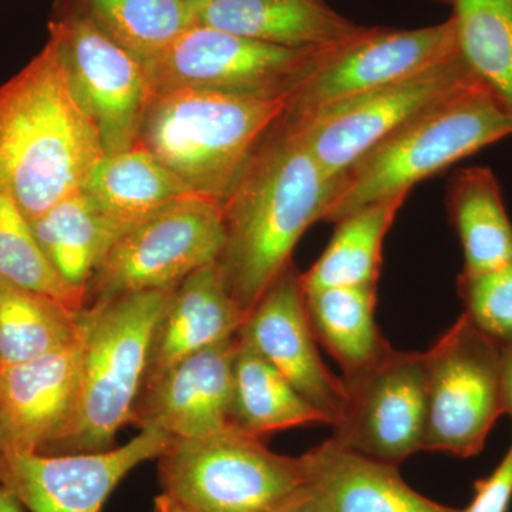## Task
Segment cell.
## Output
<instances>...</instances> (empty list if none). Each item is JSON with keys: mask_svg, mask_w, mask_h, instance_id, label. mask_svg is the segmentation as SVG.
<instances>
[{"mask_svg": "<svg viewBox=\"0 0 512 512\" xmlns=\"http://www.w3.org/2000/svg\"><path fill=\"white\" fill-rule=\"evenodd\" d=\"M30 227L57 274L83 295L97 266L126 229L101 214L82 190L30 221Z\"/></svg>", "mask_w": 512, "mask_h": 512, "instance_id": "7402d4cb", "label": "cell"}, {"mask_svg": "<svg viewBox=\"0 0 512 512\" xmlns=\"http://www.w3.org/2000/svg\"><path fill=\"white\" fill-rule=\"evenodd\" d=\"M305 303L316 340L338 360L343 376L360 372L392 349L376 322L377 286L305 292Z\"/></svg>", "mask_w": 512, "mask_h": 512, "instance_id": "603a6c76", "label": "cell"}, {"mask_svg": "<svg viewBox=\"0 0 512 512\" xmlns=\"http://www.w3.org/2000/svg\"><path fill=\"white\" fill-rule=\"evenodd\" d=\"M447 207L463 247L464 272L488 271L512 258V224L493 171H458L448 188Z\"/></svg>", "mask_w": 512, "mask_h": 512, "instance_id": "484cf974", "label": "cell"}, {"mask_svg": "<svg viewBox=\"0 0 512 512\" xmlns=\"http://www.w3.org/2000/svg\"><path fill=\"white\" fill-rule=\"evenodd\" d=\"M326 424L268 360L238 336L232 370L231 426L262 437L292 427Z\"/></svg>", "mask_w": 512, "mask_h": 512, "instance_id": "d4e9b609", "label": "cell"}, {"mask_svg": "<svg viewBox=\"0 0 512 512\" xmlns=\"http://www.w3.org/2000/svg\"><path fill=\"white\" fill-rule=\"evenodd\" d=\"M0 448H2V420H0Z\"/></svg>", "mask_w": 512, "mask_h": 512, "instance_id": "8d00e7d4", "label": "cell"}, {"mask_svg": "<svg viewBox=\"0 0 512 512\" xmlns=\"http://www.w3.org/2000/svg\"><path fill=\"white\" fill-rule=\"evenodd\" d=\"M190 2H202V0H190Z\"/></svg>", "mask_w": 512, "mask_h": 512, "instance_id": "f35d334b", "label": "cell"}, {"mask_svg": "<svg viewBox=\"0 0 512 512\" xmlns=\"http://www.w3.org/2000/svg\"><path fill=\"white\" fill-rule=\"evenodd\" d=\"M457 292L464 313L498 343L512 340V258L483 272H461Z\"/></svg>", "mask_w": 512, "mask_h": 512, "instance_id": "4dcf8cb0", "label": "cell"}, {"mask_svg": "<svg viewBox=\"0 0 512 512\" xmlns=\"http://www.w3.org/2000/svg\"><path fill=\"white\" fill-rule=\"evenodd\" d=\"M512 500V443L490 476L474 485V497L461 512H508Z\"/></svg>", "mask_w": 512, "mask_h": 512, "instance_id": "1f68e13d", "label": "cell"}, {"mask_svg": "<svg viewBox=\"0 0 512 512\" xmlns=\"http://www.w3.org/2000/svg\"><path fill=\"white\" fill-rule=\"evenodd\" d=\"M82 192L101 214L126 228L197 197L140 144L104 154L87 175Z\"/></svg>", "mask_w": 512, "mask_h": 512, "instance_id": "44dd1931", "label": "cell"}, {"mask_svg": "<svg viewBox=\"0 0 512 512\" xmlns=\"http://www.w3.org/2000/svg\"><path fill=\"white\" fill-rule=\"evenodd\" d=\"M103 156L96 124L46 43L0 86V185L32 221L82 190Z\"/></svg>", "mask_w": 512, "mask_h": 512, "instance_id": "7a4b0ae2", "label": "cell"}, {"mask_svg": "<svg viewBox=\"0 0 512 512\" xmlns=\"http://www.w3.org/2000/svg\"><path fill=\"white\" fill-rule=\"evenodd\" d=\"M346 402L333 424L340 447L397 464L424 450L427 380L424 353L393 348L360 372L343 376Z\"/></svg>", "mask_w": 512, "mask_h": 512, "instance_id": "7c38bea8", "label": "cell"}, {"mask_svg": "<svg viewBox=\"0 0 512 512\" xmlns=\"http://www.w3.org/2000/svg\"><path fill=\"white\" fill-rule=\"evenodd\" d=\"M440 2H444V3H453V0H440Z\"/></svg>", "mask_w": 512, "mask_h": 512, "instance_id": "74e56055", "label": "cell"}, {"mask_svg": "<svg viewBox=\"0 0 512 512\" xmlns=\"http://www.w3.org/2000/svg\"><path fill=\"white\" fill-rule=\"evenodd\" d=\"M171 291L131 293L83 309L86 339L79 406L69 433L50 456L109 450L133 421L158 319Z\"/></svg>", "mask_w": 512, "mask_h": 512, "instance_id": "5b68a950", "label": "cell"}, {"mask_svg": "<svg viewBox=\"0 0 512 512\" xmlns=\"http://www.w3.org/2000/svg\"><path fill=\"white\" fill-rule=\"evenodd\" d=\"M221 204L192 197L124 229L87 284L83 309L121 296L173 291L224 247Z\"/></svg>", "mask_w": 512, "mask_h": 512, "instance_id": "52a82bcc", "label": "cell"}, {"mask_svg": "<svg viewBox=\"0 0 512 512\" xmlns=\"http://www.w3.org/2000/svg\"><path fill=\"white\" fill-rule=\"evenodd\" d=\"M451 5L461 57L512 114V0H453Z\"/></svg>", "mask_w": 512, "mask_h": 512, "instance_id": "83f0119b", "label": "cell"}, {"mask_svg": "<svg viewBox=\"0 0 512 512\" xmlns=\"http://www.w3.org/2000/svg\"><path fill=\"white\" fill-rule=\"evenodd\" d=\"M424 363V450L461 458L477 456L504 414L500 343L463 313L424 352Z\"/></svg>", "mask_w": 512, "mask_h": 512, "instance_id": "ba28073f", "label": "cell"}, {"mask_svg": "<svg viewBox=\"0 0 512 512\" xmlns=\"http://www.w3.org/2000/svg\"><path fill=\"white\" fill-rule=\"evenodd\" d=\"M138 62L156 59L194 25L190 0H72Z\"/></svg>", "mask_w": 512, "mask_h": 512, "instance_id": "f1b7e54d", "label": "cell"}, {"mask_svg": "<svg viewBox=\"0 0 512 512\" xmlns=\"http://www.w3.org/2000/svg\"><path fill=\"white\" fill-rule=\"evenodd\" d=\"M170 443L161 431L143 429L124 446L96 453L0 450V483L30 512H101L120 481Z\"/></svg>", "mask_w": 512, "mask_h": 512, "instance_id": "5bb4252c", "label": "cell"}, {"mask_svg": "<svg viewBox=\"0 0 512 512\" xmlns=\"http://www.w3.org/2000/svg\"><path fill=\"white\" fill-rule=\"evenodd\" d=\"M153 512H197L191 508L185 507L184 504L178 503L177 500L171 498L170 495L161 494L156 498Z\"/></svg>", "mask_w": 512, "mask_h": 512, "instance_id": "e575fe53", "label": "cell"}, {"mask_svg": "<svg viewBox=\"0 0 512 512\" xmlns=\"http://www.w3.org/2000/svg\"><path fill=\"white\" fill-rule=\"evenodd\" d=\"M163 494L197 512H272L308 487L303 457L282 456L229 427L171 440L158 457Z\"/></svg>", "mask_w": 512, "mask_h": 512, "instance_id": "8992f818", "label": "cell"}, {"mask_svg": "<svg viewBox=\"0 0 512 512\" xmlns=\"http://www.w3.org/2000/svg\"><path fill=\"white\" fill-rule=\"evenodd\" d=\"M272 512H332L325 498L311 484L303 488L301 493L296 494L288 503L281 505Z\"/></svg>", "mask_w": 512, "mask_h": 512, "instance_id": "d6a6232c", "label": "cell"}, {"mask_svg": "<svg viewBox=\"0 0 512 512\" xmlns=\"http://www.w3.org/2000/svg\"><path fill=\"white\" fill-rule=\"evenodd\" d=\"M480 83L458 55L426 72L285 119L326 177H340L424 110Z\"/></svg>", "mask_w": 512, "mask_h": 512, "instance_id": "9c48e42d", "label": "cell"}, {"mask_svg": "<svg viewBox=\"0 0 512 512\" xmlns=\"http://www.w3.org/2000/svg\"><path fill=\"white\" fill-rule=\"evenodd\" d=\"M245 319L217 262L198 269L168 296L154 330L144 383L185 357L234 338Z\"/></svg>", "mask_w": 512, "mask_h": 512, "instance_id": "d6986e66", "label": "cell"}, {"mask_svg": "<svg viewBox=\"0 0 512 512\" xmlns=\"http://www.w3.org/2000/svg\"><path fill=\"white\" fill-rule=\"evenodd\" d=\"M190 3L194 25L288 49H333L363 29L330 8L325 0H202Z\"/></svg>", "mask_w": 512, "mask_h": 512, "instance_id": "ac0fdd59", "label": "cell"}, {"mask_svg": "<svg viewBox=\"0 0 512 512\" xmlns=\"http://www.w3.org/2000/svg\"><path fill=\"white\" fill-rule=\"evenodd\" d=\"M301 275L292 262L256 302L238 336L333 426L345 406V383L332 375L319 355Z\"/></svg>", "mask_w": 512, "mask_h": 512, "instance_id": "9a60e30c", "label": "cell"}, {"mask_svg": "<svg viewBox=\"0 0 512 512\" xmlns=\"http://www.w3.org/2000/svg\"><path fill=\"white\" fill-rule=\"evenodd\" d=\"M450 18L420 29L363 28L323 55L289 99L288 114H302L403 82L458 55Z\"/></svg>", "mask_w": 512, "mask_h": 512, "instance_id": "4fadbf2b", "label": "cell"}, {"mask_svg": "<svg viewBox=\"0 0 512 512\" xmlns=\"http://www.w3.org/2000/svg\"><path fill=\"white\" fill-rule=\"evenodd\" d=\"M501 389L504 414L512 419V340L501 343Z\"/></svg>", "mask_w": 512, "mask_h": 512, "instance_id": "836d02e7", "label": "cell"}, {"mask_svg": "<svg viewBox=\"0 0 512 512\" xmlns=\"http://www.w3.org/2000/svg\"><path fill=\"white\" fill-rule=\"evenodd\" d=\"M49 30L47 43L96 124L104 154L136 146L153 97L144 64L101 32L72 0H64Z\"/></svg>", "mask_w": 512, "mask_h": 512, "instance_id": "8fae6325", "label": "cell"}, {"mask_svg": "<svg viewBox=\"0 0 512 512\" xmlns=\"http://www.w3.org/2000/svg\"><path fill=\"white\" fill-rule=\"evenodd\" d=\"M288 109V97L261 99L191 89L153 93L137 144L197 197L221 204Z\"/></svg>", "mask_w": 512, "mask_h": 512, "instance_id": "3957f363", "label": "cell"}, {"mask_svg": "<svg viewBox=\"0 0 512 512\" xmlns=\"http://www.w3.org/2000/svg\"><path fill=\"white\" fill-rule=\"evenodd\" d=\"M328 50L266 45L192 25L160 56L144 64V69L153 93L191 89L291 99Z\"/></svg>", "mask_w": 512, "mask_h": 512, "instance_id": "30bf717a", "label": "cell"}, {"mask_svg": "<svg viewBox=\"0 0 512 512\" xmlns=\"http://www.w3.org/2000/svg\"><path fill=\"white\" fill-rule=\"evenodd\" d=\"M79 335L62 348L0 369L2 448L52 454L72 427L79 406L86 316Z\"/></svg>", "mask_w": 512, "mask_h": 512, "instance_id": "2e32d148", "label": "cell"}, {"mask_svg": "<svg viewBox=\"0 0 512 512\" xmlns=\"http://www.w3.org/2000/svg\"><path fill=\"white\" fill-rule=\"evenodd\" d=\"M409 195L366 205L336 222L328 247L302 274L303 291L377 286L384 238Z\"/></svg>", "mask_w": 512, "mask_h": 512, "instance_id": "cb8c5ba5", "label": "cell"}, {"mask_svg": "<svg viewBox=\"0 0 512 512\" xmlns=\"http://www.w3.org/2000/svg\"><path fill=\"white\" fill-rule=\"evenodd\" d=\"M82 325V312L0 279V369L62 348Z\"/></svg>", "mask_w": 512, "mask_h": 512, "instance_id": "4316f807", "label": "cell"}, {"mask_svg": "<svg viewBox=\"0 0 512 512\" xmlns=\"http://www.w3.org/2000/svg\"><path fill=\"white\" fill-rule=\"evenodd\" d=\"M512 136V114L481 83L434 104L377 144L340 177L322 221L409 195L414 185Z\"/></svg>", "mask_w": 512, "mask_h": 512, "instance_id": "277c9868", "label": "cell"}, {"mask_svg": "<svg viewBox=\"0 0 512 512\" xmlns=\"http://www.w3.org/2000/svg\"><path fill=\"white\" fill-rule=\"evenodd\" d=\"M238 335L147 380L131 423L171 440L200 439L231 426L232 370Z\"/></svg>", "mask_w": 512, "mask_h": 512, "instance_id": "e0dca14e", "label": "cell"}, {"mask_svg": "<svg viewBox=\"0 0 512 512\" xmlns=\"http://www.w3.org/2000/svg\"><path fill=\"white\" fill-rule=\"evenodd\" d=\"M302 457L309 484L332 512H461L417 493L397 466L360 456L332 439Z\"/></svg>", "mask_w": 512, "mask_h": 512, "instance_id": "ffe728a7", "label": "cell"}, {"mask_svg": "<svg viewBox=\"0 0 512 512\" xmlns=\"http://www.w3.org/2000/svg\"><path fill=\"white\" fill-rule=\"evenodd\" d=\"M0 279L42 293L73 312H82L84 295L57 274L37 244L30 221L0 185Z\"/></svg>", "mask_w": 512, "mask_h": 512, "instance_id": "f546056e", "label": "cell"}, {"mask_svg": "<svg viewBox=\"0 0 512 512\" xmlns=\"http://www.w3.org/2000/svg\"><path fill=\"white\" fill-rule=\"evenodd\" d=\"M336 185L285 117L256 148L221 202L225 239L217 261L245 315L292 264L293 249L322 221Z\"/></svg>", "mask_w": 512, "mask_h": 512, "instance_id": "6da1fadb", "label": "cell"}, {"mask_svg": "<svg viewBox=\"0 0 512 512\" xmlns=\"http://www.w3.org/2000/svg\"><path fill=\"white\" fill-rule=\"evenodd\" d=\"M23 508L18 498L0 483V512H23Z\"/></svg>", "mask_w": 512, "mask_h": 512, "instance_id": "d590c367", "label": "cell"}]
</instances>
